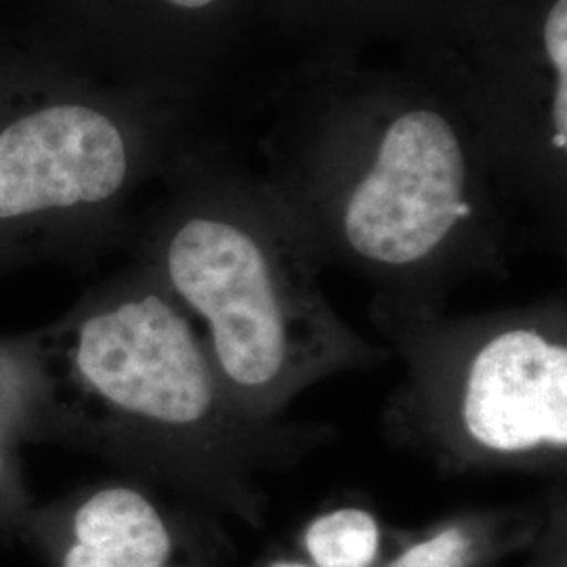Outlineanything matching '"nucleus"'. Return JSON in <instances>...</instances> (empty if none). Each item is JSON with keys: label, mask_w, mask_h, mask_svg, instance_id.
Listing matches in <instances>:
<instances>
[{"label": "nucleus", "mask_w": 567, "mask_h": 567, "mask_svg": "<svg viewBox=\"0 0 567 567\" xmlns=\"http://www.w3.org/2000/svg\"><path fill=\"white\" fill-rule=\"evenodd\" d=\"M142 267L182 305L227 398L250 421L368 351L299 248L234 203L183 198L152 234Z\"/></svg>", "instance_id": "f03ea898"}, {"label": "nucleus", "mask_w": 567, "mask_h": 567, "mask_svg": "<svg viewBox=\"0 0 567 567\" xmlns=\"http://www.w3.org/2000/svg\"><path fill=\"white\" fill-rule=\"evenodd\" d=\"M269 567H313L311 564H303V561H288V559H282V561H274Z\"/></svg>", "instance_id": "f8f14e48"}, {"label": "nucleus", "mask_w": 567, "mask_h": 567, "mask_svg": "<svg viewBox=\"0 0 567 567\" xmlns=\"http://www.w3.org/2000/svg\"><path fill=\"white\" fill-rule=\"evenodd\" d=\"M49 391L34 334L0 337V444L49 442Z\"/></svg>", "instance_id": "6e6552de"}, {"label": "nucleus", "mask_w": 567, "mask_h": 567, "mask_svg": "<svg viewBox=\"0 0 567 567\" xmlns=\"http://www.w3.org/2000/svg\"><path fill=\"white\" fill-rule=\"evenodd\" d=\"M435 414L447 446L468 461L511 463L564 456V326L522 318L482 330L447 365Z\"/></svg>", "instance_id": "39448f33"}, {"label": "nucleus", "mask_w": 567, "mask_h": 567, "mask_svg": "<svg viewBox=\"0 0 567 567\" xmlns=\"http://www.w3.org/2000/svg\"><path fill=\"white\" fill-rule=\"evenodd\" d=\"M21 545L44 567H204L187 517L133 482H103L34 505Z\"/></svg>", "instance_id": "423d86ee"}, {"label": "nucleus", "mask_w": 567, "mask_h": 567, "mask_svg": "<svg viewBox=\"0 0 567 567\" xmlns=\"http://www.w3.org/2000/svg\"><path fill=\"white\" fill-rule=\"evenodd\" d=\"M303 547L313 567H372L381 553V526L368 508H332L307 526Z\"/></svg>", "instance_id": "1a4fd4ad"}, {"label": "nucleus", "mask_w": 567, "mask_h": 567, "mask_svg": "<svg viewBox=\"0 0 567 567\" xmlns=\"http://www.w3.org/2000/svg\"><path fill=\"white\" fill-rule=\"evenodd\" d=\"M58 23L53 42L72 53L150 55L156 42L194 32L224 13L229 0H47ZM51 42V44H53Z\"/></svg>", "instance_id": "0eeeda50"}, {"label": "nucleus", "mask_w": 567, "mask_h": 567, "mask_svg": "<svg viewBox=\"0 0 567 567\" xmlns=\"http://www.w3.org/2000/svg\"><path fill=\"white\" fill-rule=\"evenodd\" d=\"M49 391L51 440L185 487L229 463L231 404L189 316L147 269L86 292L32 332Z\"/></svg>", "instance_id": "f257e3e1"}, {"label": "nucleus", "mask_w": 567, "mask_h": 567, "mask_svg": "<svg viewBox=\"0 0 567 567\" xmlns=\"http://www.w3.org/2000/svg\"><path fill=\"white\" fill-rule=\"evenodd\" d=\"M152 156L133 100L47 49L0 55V269L82 250Z\"/></svg>", "instance_id": "7ed1b4c3"}, {"label": "nucleus", "mask_w": 567, "mask_h": 567, "mask_svg": "<svg viewBox=\"0 0 567 567\" xmlns=\"http://www.w3.org/2000/svg\"><path fill=\"white\" fill-rule=\"evenodd\" d=\"M344 150L328 215L344 250L381 271L435 261L475 215V152L435 100L368 105Z\"/></svg>", "instance_id": "20e7f679"}, {"label": "nucleus", "mask_w": 567, "mask_h": 567, "mask_svg": "<svg viewBox=\"0 0 567 567\" xmlns=\"http://www.w3.org/2000/svg\"><path fill=\"white\" fill-rule=\"evenodd\" d=\"M34 503L21 477L18 450L0 444V543L21 545L23 527Z\"/></svg>", "instance_id": "9b49d317"}, {"label": "nucleus", "mask_w": 567, "mask_h": 567, "mask_svg": "<svg viewBox=\"0 0 567 567\" xmlns=\"http://www.w3.org/2000/svg\"><path fill=\"white\" fill-rule=\"evenodd\" d=\"M475 557V529L465 524H452L412 543L385 567H471Z\"/></svg>", "instance_id": "9d476101"}]
</instances>
